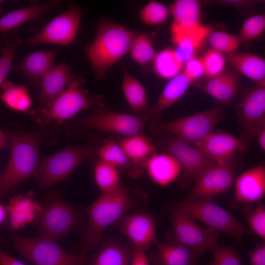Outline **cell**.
<instances>
[{"label":"cell","mask_w":265,"mask_h":265,"mask_svg":"<svg viewBox=\"0 0 265 265\" xmlns=\"http://www.w3.org/2000/svg\"><path fill=\"white\" fill-rule=\"evenodd\" d=\"M86 80L72 74L65 89L50 104L29 111L31 118L40 124L44 132V141L53 144L65 122L83 110L104 104L101 95L94 96L84 88Z\"/></svg>","instance_id":"6da1fadb"},{"label":"cell","mask_w":265,"mask_h":265,"mask_svg":"<svg viewBox=\"0 0 265 265\" xmlns=\"http://www.w3.org/2000/svg\"><path fill=\"white\" fill-rule=\"evenodd\" d=\"M5 134L11 146L10 158L0 174V199L21 181L34 176L39 161L42 129L26 132L8 129Z\"/></svg>","instance_id":"7a4b0ae2"},{"label":"cell","mask_w":265,"mask_h":265,"mask_svg":"<svg viewBox=\"0 0 265 265\" xmlns=\"http://www.w3.org/2000/svg\"><path fill=\"white\" fill-rule=\"evenodd\" d=\"M137 33L108 20L98 23L96 36L87 49L91 68L97 79H102L129 52Z\"/></svg>","instance_id":"3957f363"},{"label":"cell","mask_w":265,"mask_h":265,"mask_svg":"<svg viewBox=\"0 0 265 265\" xmlns=\"http://www.w3.org/2000/svg\"><path fill=\"white\" fill-rule=\"evenodd\" d=\"M148 122L135 115L116 112L103 104L93 108L88 116L71 119L63 125L67 136L81 139L85 138L91 130L122 136L144 133Z\"/></svg>","instance_id":"277c9868"},{"label":"cell","mask_w":265,"mask_h":265,"mask_svg":"<svg viewBox=\"0 0 265 265\" xmlns=\"http://www.w3.org/2000/svg\"><path fill=\"white\" fill-rule=\"evenodd\" d=\"M136 199L122 185L117 189L100 196L86 209L88 224L82 242L84 253L101 240L105 230L118 221L136 204Z\"/></svg>","instance_id":"5b68a950"},{"label":"cell","mask_w":265,"mask_h":265,"mask_svg":"<svg viewBox=\"0 0 265 265\" xmlns=\"http://www.w3.org/2000/svg\"><path fill=\"white\" fill-rule=\"evenodd\" d=\"M85 142L69 145L62 150L40 159L33 177L44 189L66 180L86 159L96 154L103 143L96 134L90 132Z\"/></svg>","instance_id":"8992f818"},{"label":"cell","mask_w":265,"mask_h":265,"mask_svg":"<svg viewBox=\"0 0 265 265\" xmlns=\"http://www.w3.org/2000/svg\"><path fill=\"white\" fill-rule=\"evenodd\" d=\"M173 210L201 221L208 228L225 233L237 240H240L251 231L229 212L216 204L212 198L187 196L176 203Z\"/></svg>","instance_id":"52a82bcc"},{"label":"cell","mask_w":265,"mask_h":265,"mask_svg":"<svg viewBox=\"0 0 265 265\" xmlns=\"http://www.w3.org/2000/svg\"><path fill=\"white\" fill-rule=\"evenodd\" d=\"M223 115L222 106L216 105L187 116L168 121L150 122L149 130L168 133L193 144L212 132Z\"/></svg>","instance_id":"ba28073f"},{"label":"cell","mask_w":265,"mask_h":265,"mask_svg":"<svg viewBox=\"0 0 265 265\" xmlns=\"http://www.w3.org/2000/svg\"><path fill=\"white\" fill-rule=\"evenodd\" d=\"M150 132L156 147L172 156L180 164V184L182 188L186 187L203 171L216 163L182 139L168 133Z\"/></svg>","instance_id":"9c48e42d"},{"label":"cell","mask_w":265,"mask_h":265,"mask_svg":"<svg viewBox=\"0 0 265 265\" xmlns=\"http://www.w3.org/2000/svg\"><path fill=\"white\" fill-rule=\"evenodd\" d=\"M14 248L33 265H85V255L64 251L53 241L11 233Z\"/></svg>","instance_id":"30bf717a"},{"label":"cell","mask_w":265,"mask_h":265,"mask_svg":"<svg viewBox=\"0 0 265 265\" xmlns=\"http://www.w3.org/2000/svg\"><path fill=\"white\" fill-rule=\"evenodd\" d=\"M170 220L174 239L189 249L198 259L219 244L218 232L201 227L195 220L180 211L173 210Z\"/></svg>","instance_id":"8fae6325"},{"label":"cell","mask_w":265,"mask_h":265,"mask_svg":"<svg viewBox=\"0 0 265 265\" xmlns=\"http://www.w3.org/2000/svg\"><path fill=\"white\" fill-rule=\"evenodd\" d=\"M80 222V215L76 208L64 200L54 199L42 210L40 237L52 241L60 239L76 229Z\"/></svg>","instance_id":"7c38bea8"},{"label":"cell","mask_w":265,"mask_h":265,"mask_svg":"<svg viewBox=\"0 0 265 265\" xmlns=\"http://www.w3.org/2000/svg\"><path fill=\"white\" fill-rule=\"evenodd\" d=\"M83 14L79 7H72L55 17L43 29L24 43L26 46L52 44H70L76 38Z\"/></svg>","instance_id":"4fadbf2b"},{"label":"cell","mask_w":265,"mask_h":265,"mask_svg":"<svg viewBox=\"0 0 265 265\" xmlns=\"http://www.w3.org/2000/svg\"><path fill=\"white\" fill-rule=\"evenodd\" d=\"M237 110L243 129L240 138L246 144L247 141L255 137L257 130L265 124V86L256 85L243 91Z\"/></svg>","instance_id":"5bb4252c"},{"label":"cell","mask_w":265,"mask_h":265,"mask_svg":"<svg viewBox=\"0 0 265 265\" xmlns=\"http://www.w3.org/2000/svg\"><path fill=\"white\" fill-rule=\"evenodd\" d=\"M236 174L232 160L215 163L203 171L195 180L190 197H212L226 191L233 183Z\"/></svg>","instance_id":"9a60e30c"},{"label":"cell","mask_w":265,"mask_h":265,"mask_svg":"<svg viewBox=\"0 0 265 265\" xmlns=\"http://www.w3.org/2000/svg\"><path fill=\"white\" fill-rule=\"evenodd\" d=\"M159 218L144 212L124 215L116 223L122 234L133 247L147 251L151 245L159 243L156 226Z\"/></svg>","instance_id":"2e32d148"},{"label":"cell","mask_w":265,"mask_h":265,"mask_svg":"<svg viewBox=\"0 0 265 265\" xmlns=\"http://www.w3.org/2000/svg\"><path fill=\"white\" fill-rule=\"evenodd\" d=\"M191 144L216 163L232 160L236 154L246 151L247 148L240 138L220 131H212Z\"/></svg>","instance_id":"e0dca14e"},{"label":"cell","mask_w":265,"mask_h":265,"mask_svg":"<svg viewBox=\"0 0 265 265\" xmlns=\"http://www.w3.org/2000/svg\"><path fill=\"white\" fill-rule=\"evenodd\" d=\"M55 55V52L52 50L36 51L26 55L12 69L25 76L31 87L39 88L42 78L54 65Z\"/></svg>","instance_id":"ac0fdd59"},{"label":"cell","mask_w":265,"mask_h":265,"mask_svg":"<svg viewBox=\"0 0 265 265\" xmlns=\"http://www.w3.org/2000/svg\"><path fill=\"white\" fill-rule=\"evenodd\" d=\"M236 199L252 203L260 200L265 193V168L259 165L241 173L235 184Z\"/></svg>","instance_id":"d6986e66"},{"label":"cell","mask_w":265,"mask_h":265,"mask_svg":"<svg viewBox=\"0 0 265 265\" xmlns=\"http://www.w3.org/2000/svg\"><path fill=\"white\" fill-rule=\"evenodd\" d=\"M72 66L64 62L52 67L42 78L40 93L36 102L43 107L50 104L67 87L71 79Z\"/></svg>","instance_id":"ffe728a7"},{"label":"cell","mask_w":265,"mask_h":265,"mask_svg":"<svg viewBox=\"0 0 265 265\" xmlns=\"http://www.w3.org/2000/svg\"><path fill=\"white\" fill-rule=\"evenodd\" d=\"M193 82L183 71L170 79L156 103L149 108L150 122L160 120L163 113L186 93Z\"/></svg>","instance_id":"44dd1931"},{"label":"cell","mask_w":265,"mask_h":265,"mask_svg":"<svg viewBox=\"0 0 265 265\" xmlns=\"http://www.w3.org/2000/svg\"><path fill=\"white\" fill-rule=\"evenodd\" d=\"M144 169L154 183L162 186L174 181L181 172L178 161L165 152H155L145 162Z\"/></svg>","instance_id":"7402d4cb"},{"label":"cell","mask_w":265,"mask_h":265,"mask_svg":"<svg viewBox=\"0 0 265 265\" xmlns=\"http://www.w3.org/2000/svg\"><path fill=\"white\" fill-rule=\"evenodd\" d=\"M116 137L132 162L142 174L145 170V162L156 152L152 137L144 133L129 136L116 135Z\"/></svg>","instance_id":"603a6c76"},{"label":"cell","mask_w":265,"mask_h":265,"mask_svg":"<svg viewBox=\"0 0 265 265\" xmlns=\"http://www.w3.org/2000/svg\"><path fill=\"white\" fill-rule=\"evenodd\" d=\"M156 251L150 253L149 260L154 265H198V258L187 247L174 239L159 243Z\"/></svg>","instance_id":"cb8c5ba5"},{"label":"cell","mask_w":265,"mask_h":265,"mask_svg":"<svg viewBox=\"0 0 265 265\" xmlns=\"http://www.w3.org/2000/svg\"><path fill=\"white\" fill-rule=\"evenodd\" d=\"M211 32L209 26L201 24L172 34V40L176 45L175 50L184 64L196 56L197 51Z\"/></svg>","instance_id":"d4e9b609"},{"label":"cell","mask_w":265,"mask_h":265,"mask_svg":"<svg viewBox=\"0 0 265 265\" xmlns=\"http://www.w3.org/2000/svg\"><path fill=\"white\" fill-rule=\"evenodd\" d=\"M201 3L197 0H177L171 3L169 8L173 18L171 34L201 24Z\"/></svg>","instance_id":"484cf974"},{"label":"cell","mask_w":265,"mask_h":265,"mask_svg":"<svg viewBox=\"0 0 265 265\" xmlns=\"http://www.w3.org/2000/svg\"><path fill=\"white\" fill-rule=\"evenodd\" d=\"M240 83L239 75L232 70L211 79L203 86L204 91L226 105H230L238 94Z\"/></svg>","instance_id":"4316f807"},{"label":"cell","mask_w":265,"mask_h":265,"mask_svg":"<svg viewBox=\"0 0 265 265\" xmlns=\"http://www.w3.org/2000/svg\"><path fill=\"white\" fill-rule=\"evenodd\" d=\"M59 0H50L10 12L0 17V34L17 29L21 25L33 20L50 10L62 6Z\"/></svg>","instance_id":"83f0119b"},{"label":"cell","mask_w":265,"mask_h":265,"mask_svg":"<svg viewBox=\"0 0 265 265\" xmlns=\"http://www.w3.org/2000/svg\"><path fill=\"white\" fill-rule=\"evenodd\" d=\"M96 155L115 167L119 172L127 171L129 176L132 178H136L142 175L132 162L114 134H110L103 141Z\"/></svg>","instance_id":"f1b7e54d"},{"label":"cell","mask_w":265,"mask_h":265,"mask_svg":"<svg viewBox=\"0 0 265 265\" xmlns=\"http://www.w3.org/2000/svg\"><path fill=\"white\" fill-rule=\"evenodd\" d=\"M226 60L239 73L249 79L256 85L265 86V60L258 55L235 52L228 54Z\"/></svg>","instance_id":"f546056e"},{"label":"cell","mask_w":265,"mask_h":265,"mask_svg":"<svg viewBox=\"0 0 265 265\" xmlns=\"http://www.w3.org/2000/svg\"><path fill=\"white\" fill-rule=\"evenodd\" d=\"M17 195L9 201L6 208L10 227L17 230L32 223L43 209L30 196Z\"/></svg>","instance_id":"4dcf8cb0"},{"label":"cell","mask_w":265,"mask_h":265,"mask_svg":"<svg viewBox=\"0 0 265 265\" xmlns=\"http://www.w3.org/2000/svg\"><path fill=\"white\" fill-rule=\"evenodd\" d=\"M121 88L124 97L135 116L149 120V108L145 89L134 76L123 69Z\"/></svg>","instance_id":"1f68e13d"},{"label":"cell","mask_w":265,"mask_h":265,"mask_svg":"<svg viewBox=\"0 0 265 265\" xmlns=\"http://www.w3.org/2000/svg\"><path fill=\"white\" fill-rule=\"evenodd\" d=\"M133 247L117 240L104 243L90 265H131Z\"/></svg>","instance_id":"d6a6232c"},{"label":"cell","mask_w":265,"mask_h":265,"mask_svg":"<svg viewBox=\"0 0 265 265\" xmlns=\"http://www.w3.org/2000/svg\"><path fill=\"white\" fill-rule=\"evenodd\" d=\"M1 89L0 99L9 108L26 112L31 107V99L26 86L16 85L10 81H7L3 83Z\"/></svg>","instance_id":"836d02e7"},{"label":"cell","mask_w":265,"mask_h":265,"mask_svg":"<svg viewBox=\"0 0 265 265\" xmlns=\"http://www.w3.org/2000/svg\"><path fill=\"white\" fill-rule=\"evenodd\" d=\"M91 157L93 159L95 180L101 193L109 192L119 188L122 185L118 170L99 159L96 154Z\"/></svg>","instance_id":"e575fe53"},{"label":"cell","mask_w":265,"mask_h":265,"mask_svg":"<svg viewBox=\"0 0 265 265\" xmlns=\"http://www.w3.org/2000/svg\"><path fill=\"white\" fill-rule=\"evenodd\" d=\"M155 72L160 78L171 79L182 72L184 63L175 49L166 48L156 54L153 61Z\"/></svg>","instance_id":"d590c367"},{"label":"cell","mask_w":265,"mask_h":265,"mask_svg":"<svg viewBox=\"0 0 265 265\" xmlns=\"http://www.w3.org/2000/svg\"><path fill=\"white\" fill-rule=\"evenodd\" d=\"M2 38L3 47L0 56V89L10 69L16 49L22 43L17 28L3 33Z\"/></svg>","instance_id":"8d00e7d4"},{"label":"cell","mask_w":265,"mask_h":265,"mask_svg":"<svg viewBox=\"0 0 265 265\" xmlns=\"http://www.w3.org/2000/svg\"><path fill=\"white\" fill-rule=\"evenodd\" d=\"M131 57L137 64L146 65L153 61L156 55L153 44L146 33H137L132 40L129 51Z\"/></svg>","instance_id":"74e56055"},{"label":"cell","mask_w":265,"mask_h":265,"mask_svg":"<svg viewBox=\"0 0 265 265\" xmlns=\"http://www.w3.org/2000/svg\"><path fill=\"white\" fill-rule=\"evenodd\" d=\"M251 230L261 238L265 239V208L262 204L247 203L241 209Z\"/></svg>","instance_id":"f35d334b"},{"label":"cell","mask_w":265,"mask_h":265,"mask_svg":"<svg viewBox=\"0 0 265 265\" xmlns=\"http://www.w3.org/2000/svg\"><path fill=\"white\" fill-rule=\"evenodd\" d=\"M170 15L168 8L160 2L152 0L140 10L139 17L143 23L150 26L163 23Z\"/></svg>","instance_id":"ab89813d"},{"label":"cell","mask_w":265,"mask_h":265,"mask_svg":"<svg viewBox=\"0 0 265 265\" xmlns=\"http://www.w3.org/2000/svg\"><path fill=\"white\" fill-rule=\"evenodd\" d=\"M208 41L212 49L228 54L238 51L241 45L238 35L219 31L212 32Z\"/></svg>","instance_id":"60d3db41"},{"label":"cell","mask_w":265,"mask_h":265,"mask_svg":"<svg viewBox=\"0 0 265 265\" xmlns=\"http://www.w3.org/2000/svg\"><path fill=\"white\" fill-rule=\"evenodd\" d=\"M201 57L204 67L205 76L208 79L216 77L225 71L226 58L224 54L211 48Z\"/></svg>","instance_id":"b9f144b4"},{"label":"cell","mask_w":265,"mask_h":265,"mask_svg":"<svg viewBox=\"0 0 265 265\" xmlns=\"http://www.w3.org/2000/svg\"><path fill=\"white\" fill-rule=\"evenodd\" d=\"M265 29V15L257 14L247 19L242 24L238 36L242 44L248 43L261 35Z\"/></svg>","instance_id":"7bdbcfd3"},{"label":"cell","mask_w":265,"mask_h":265,"mask_svg":"<svg viewBox=\"0 0 265 265\" xmlns=\"http://www.w3.org/2000/svg\"><path fill=\"white\" fill-rule=\"evenodd\" d=\"M212 252L213 260L209 265H241L238 252L231 246L218 244Z\"/></svg>","instance_id":"ee69618b"},{"label":"cell","mask_w":265,"mask_h":265,"mask_svg":"<svg viewBox=\"0 0 265 265\" xmlns=\"http://www.w3.org/2000/svg\"><path fill=\"white\" fill-rule=\"evenodd\" d=\"M182 71L193 82L205 76L204 67L201 56H195L186 62Z\"/></svg>","instance_id":"f6af8a7d"},{"label":"cell","mask_w":265,"mask_h":265,"mask_svg":"<svg viewBox=\"0 0 265 265\" xmlns=\"http://www.w3.org/2000/svg\"><path fill=\"white\" fill-rule=\"evenodd\" d=\"M251 265H265V243H258L255 248L250 252Z\"/></svg>","instance_id":"bcb514c9"},{"label":"cell","mask_w":265,"mask_h":265,"mask_svg":"<svg viewBox=\"0 0 265 265\" xmlns=\"http://www.w3.org/2000/svg\"><path fill=\"white\" fill-rule=\"evenodd\" d=\"M260 1L252 0H216L207 2L214 4H220L235 6L237 8H245L253 6Z\"/></svg>","instance_id":"7dc6e473"},{"label":"cell","mask_w":265,"mask_h":265,"mask_svg":"<svg viewBox=\"0 0 265 265\" xmlns=\"http://www.w3.org/2000/svg\"><path fill=\"white\" fill-rule=\"evenodd\" d=\"M149 263L146 250L133 247L131 265H150Z\"/></svg>","instance_id":"c3c4849f"},{"label":"cell","mask_w":265,"mask_h":265,"mask_svg":"<svg viewBox=\"0 0 265 265\" xmlns=\"http://www.w3.org/2000/svg\"><path fill=\"white\" fill-rule=\"evenodd\" d=\"M0 265H26L0 247Z\"/></svg>","instance_id":"681fc988"},{"label":"cell","mask_w":265,"mask_h":265,"mask_svg":"<svg viewBox=\"0 0 265 265\" xmlns=\"http://www.w3.org/2000/svg\"><path fill=\"white\" fill-rule=\"evenodd\" d=\"M257 142L260 148L264 151L265 150V124L261 126L257 131L255 134Z\"/></svg>","instance_id":"f907efd6"},{"label":"cell","mask_w":265,"mask_h":265,"mask_svg":"<svg viewBox=\"0 0 265 265\" xmlns=\"http://www.w3.org/2000/svg\"><path fill=\"white\" fill-rule=\"evenodd\" d=\"M9 144V141L5 133L0 129V150L6 148Z\"/></svg>","instance_id":"816d5d0a"},{"label":"cell","mask_w":265,"mask_h":265,"mask_svg":"<svg viewBox=\"0 0 265 265\" xmlns=\"http://www.w3.org/2000/svg\"><path fill=\"white\" fill-rule=\"evenodd\" d=\"M6 208L0 204V224L4 221L6 217Z\"/></svg>","instance_id":"f5cc1de1"},{"label":"cell","mask_w":265,"mask_h":265,"mask_svg":"<svg viewBox=\"0 0 265 265\" xmlns=\"http://www.w3.org/2000/svg\"><path fill=\"white\" fill-rule=\"evenodd\" d=\"M3 47V38L2 36L1 37H0V54L1 55L2 49Z\"/></svg>","instance_id":"db71d44e"},{"label":"cell","mask_w":265,"mask_h":265,"mask_svg":"<svg viewBox=\"0 0 265 265\" xmlns=\"http://www.w3.org/2000/svg\"><path fill=\"white\" fill-rule=\"evenodd\" d=\"M3 0H0V16L2 13V3H3Z\"/></svg>","instance_id":"11a10c76"}]
</instances>
